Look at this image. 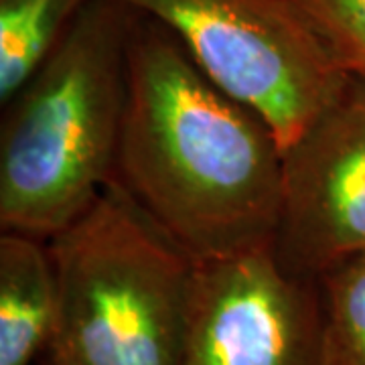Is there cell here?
Returning <instances> with one entry per match:
<instances>
[{"label": "cell", "mask_w": 365, "mask_h": 365, "mask_svg": "<svg viewBox=\"0 0 365 365\" xmlns=\"http://www.w3.org/2000/svg\"><path fill=\"white\" fill-rule=\"evenodd\" d=\"M179 365H327L319 280L272 248L197 264Z\"/></svg>", "instance_id": "5b68a950"}, {"label": "cell", "mask_w": 365, "mask_h": 365, "mask_svg": "<svg viewBox=\"0 0 365 365\" xmlns=\"http://www.w3.org/2000/svg\"><path fill=\"white\" fill-rule=\"evenodd\" d=\"M325 313L327 365H365V254L319 278Z\"/></svg>", "instance_id": "9c48e42d"}, {"label": "cell", "mask_w": 365, "mask_h": 365, "mask_svg": "<svg viewBox=\"0 0 365 365\" xmlns=\"http://www.w3.org/2000/svg\"><path fill=\"white\" fill-rule=\"evenodd\" d=\"M57 274L49 242L0 235V365H33L49 351L57 325Z\"/></svg>", "instance_id": "52a82bcc"}, {"label": "cell", "mask_w": 365, "mask_h": 365, "mask_svg": "<svg viewBox=\"0 0 365 365\" xmlns=\"http://www.w3.org/2000/svg\"><path fill=\"white\" fill-rule=\"evenodd\" d=\"M165 25L209 78L256 110L282 148L351 78L290 0H120Z\"/></svg>", "instance_id": "277c9868"}, {"label": "cell", "mask_w": 365, "mask_h": 365, "mask_svg": "<svg viewBox=\"0 0 365 365\" xmlns=\"http://www.w3.org/2000/svg\"><path fill=\"white\" fill-rule=\"evenodd\" d=\"M282 158L272 126L136 11L112 181L201 264L272 248Z\"/></svg>", "instance_id": "6da1fadb"}, {"label": "cell", "mask_w": 365, "mask_h": 365, "mask_svg": "<svg viewBox=\"0 0 365 365\" xmlns=\"http://www.w3.org/2000/svg\"><path fill=\"white\" fill-rule=\"evenodd\" d=\"M341 69L365 90V0H290Z\"/></svg>", "instance_id": "30bf717a"}, {"label": "cell", "mask_w": 365, "mask_h": 365, "mask_svg": "<svg viewBox=\"0 0 365 365\" xmlns=\"http://www.w3.org/2000/svg\"><path fill=\"white\" fill-rule=\"evenodd\" d=\"M49 365H67V364H53V361H49Z\"/></svg>", "instance_id": "8fae6325"}, {"label": "cell", "mask_w": 365, "mask_h": 365, "mask_svg": "<svg viewBox=\"0 0 365 365\" xmlns=\"http://www.w3.org/2000/svg\"><path fill=\"white\" fill-rule=\"evenodd\" d=\"M134 19L120 0H88L43 66L2 104V232L51 240L112 181Z\"/></svg>", "instance_id": "7a4b0ae2"}, {"label": "cell", "mask_w": 365, "mask_h": 365, "mask_svg": "<svg viewBox=\"0 0 365 365\" xmlns=\"http://www.w3.org/2000/svg\"><path fill=\"white\" fill-rule=\"evenodd\" d=\"M88 0H0V104L43 66Z\"/></svg>", "instance_id": "ba28073f"}, {"label": "cell", "mask_w": 365, "mask_h": 365, "mask_svg": "<svg viewBox=\"0 0 365 365\" xmlns=\"http://www.w3.org/2000/svg\"><path fill=\"white\" fill-rule=\"evenodd\" d=\"M272 252L309 280L365 254V90L353 79L284 148Z\"/></svg>", "instance_id": "8992f818"}, {"label": "cell", "mask_w": 365, "mask_h": 365, "mask_svg": "<svg viewBox=\"0 0 365 365\" xmlns=\"http://www.w3.org/2000/svg\"><path fill=\"white\" fill-rule=\"evenodd\" d=\"M47 242L59 294L49 361L179 365L197 262L120 185Z\"/></svg>", "instance_id": "3957f363"}]
</instances>
